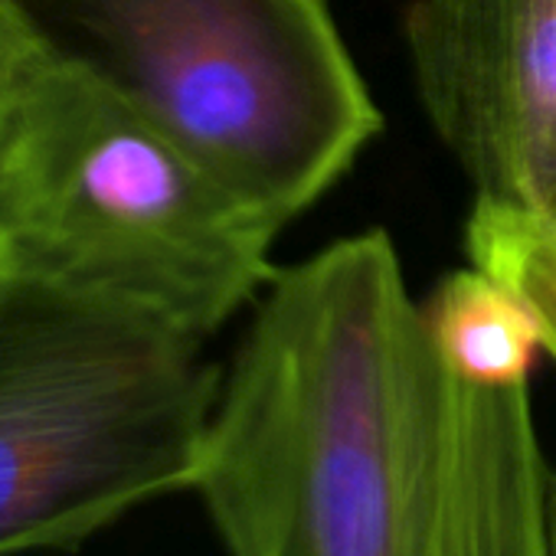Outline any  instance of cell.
<instances>
[{
	"label": "cell",
	"mask_w": 556,
	"mask_h": 556,
	"mask_svg": "<svg viewBox=\"0 0 556 556\" xmlns=\"http://www.w3.org/2000/svg\"><path fill=\"white\" fill-rule=\"evenodd\" d=\"M527 383L462 380L383 229L265 286L193 491L226 556H549Z\"/></svg>",
	"instance_id": "obj_1"
},
{
	"label": "cell",
	"mask_w": 556,
	"mask_h": 556,
	"mask_svg": "<svg viewBox=\"0 0 556 556\" xmlns=\"http://www.w3.org/2000/svg\"><path fill=\"white\" fill-rule=\"evenodd\" d=\"M275 236L125 99L37 63L0 135V239L17 278L206 341L271 282Z\"/></svg>",
	"instance_id": "obj_2"
},
{
	"label": "cell",
	"mask_w": 556,
	"mask_h": 556,
	"mask_svg": "<svg viewBox=\"0 0 556 556\" xmlns=\"http://www.w3.org/2000/svg\"><path fill=\"white\" fill-rule=\"evenodd\" d=\"M70 66L187 148L282 232L380 131L328 0H11Z\"/></svg>",
	"instance_id": "obj_3"
},
{
	"label": "cell",
	"mask_w": 556,
	"mask_h": 556,
	"mask_svg": "<svg viewBox=\"0 0 556 556\" xmlns=\"http://www.w3.org/2000/svg\"><path fill=\"white\" fill-rule=\"evenodd\" d=\"M219 370L148 315L17 278L0 305V556L193 491Z\"/></svg>",
	"instance_id": "obj_4"
},
{
	"label": "cell",
	"mask_w": 556,
	"mask_h": 556,
	"mask_svg": "<svg viewBox=\"0 0 556 556\" xmlns=\"http://www.w3.org/2000/svg\"><path fill=\"white\" fill-rule=\"evenodd\" d=\"M406 43L475 200L556 223V0H413Z\"/></svg>",
	"instance_id": "obj_5"
},
{
	"label": "cell",
	"mask_w": 556,
	"mask_h": 556,
	"mask_svg": "<svg viewBox=\"0 0 556 556\" xmlns=\"http://www.w3.org/2000/svg\"><path fill=\"white\" fill-rule=\"evenodd\" d=\"M422 315L445 364L471 383H527L533 354L543 348L530 305L478 265L448 275Z\"/></svg>",
	"instance_id": "obj_6"
},
{
	"label": "cell",
	"mask_w": 556,
	"mask_h": 556,
	"mask_svg": "<svg viewBox=\"0 0 556 556\" xmlns=\"http://www.w3.org/2000/svg\"><path fill=\"white\" fill-rule=\"evenodd\" d=\"M465 239L471 265L501 278L530 305L543 351L556 357V223L475 200Z\"/></svg>",
	"instance_id": "obj_7"
},
{
	"label": "cell",
	"mask_w": 556,
	"mask_h": 556,
	"mask_svg": "<svg viewBox=\"0 0 556 556\" xmlns=\"http://www.w3.org/2000/svg\"><path fill=\"white\" fill-rule=\"evenodd\" d=\"M40 60L43 56L11 8V0H0V135H4V125Z\"/></svg>",
	"instance_id": "obj_8"
},
{
	"label": "cell",
	"mask_w": 556,
	"mask_h": 556,
	"mask_svg": "<svg viewBox=\"0 0 556 556\" xmlns=\"http://www.w3.org/2000/svg\"><path fill=\"white\" fill-rule=\"evenodd\" d=\"M14 282H17V271H14V262H11L4 239H0V305H4V299L11 295Z\"/></svg>",
	"instance_id": "obj_9"
},
{
	"label": "cell",
	"mask_w": 556,
	"mask_h": 556,
	"mask_svg": "<svg viewBox=\"0 0 556 556\" xmlns=\"http://www.w3.org/2000/svg\"><path fill=\"white\" fill-rule=\"evenodd\" d=\"M549 556H556V471L549 484Z\"/></svg>",
	"instance_id": "obj_10"
}]
</instances>
